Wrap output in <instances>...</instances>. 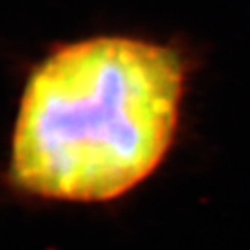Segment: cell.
I'll return each instance as SVG.
<instances>
[{
    "label": "cell",
    "mask_w": 250,
    "mask_h": 250,
    "mask_svg": "<svg viewBox=\"0 0 250 250\" xmlns=\"http://www.w3.org/2000/svg\"><path fill=\"white\" fill-rule=\"evenodd\" d=\"M186 68L176 50L134 37L62 45L31 73L10 176L26 194L107 202L158 168L179 120Z\"/></svg>",
    "instance_id": "obj_1"
}]
</instances>
